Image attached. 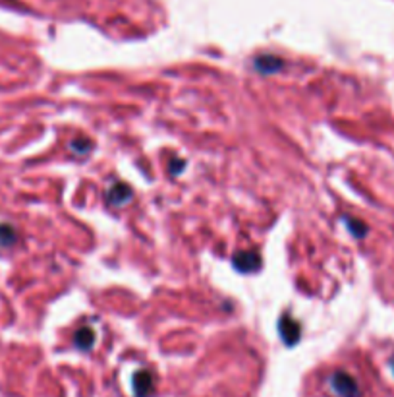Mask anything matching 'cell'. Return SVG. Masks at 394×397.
Wrapping results in <instances>:
<instances>
[{"label":"cell","mask_w":394,"mask_h":397,"mask_svg":"<svg viewBox=\"0 0 394 397\" xmlns=\"http://www.w3.org/2000/svg\"><path fill=\"white\" fill-rule=\"evenodd\" d=\"M72 149H74V151H76V154H78V155L87 154V151L91 149V141H87V140H76L74 144H72Z\"/></svg>","instance_id":"30bf717a"},{"label":"cell","mask_w":394,"mask_h":397,"mask_svg":"<svg viewBox=\"0 0 394 397\" xmlns=\"http://www.w3.org/2000/svg\"><path fill=\"white\" fill-rule=\"evenodd\" d=\"M232 262H234V268L238 271H244V273H252V271H257L261 266V260L259 256L252 252V250H246V252H238L234 258H232Z\"/></svg>","instance_id":"7a4b0ae2"},{"label":"cell","mask_w":394,"mask_h":397,"mask_svg":"<svg viewBox=\"0 0 394 397\" xmlns=\"http://www.w3.org/2000/svg\"><path fill=\"white\" fill-rule=\"evenodd\" d=\"M257 68L265 74H273L276 70H281L282 62L279 59H273V56H263V59H257Z\"/></svg>","instance_id":"52a82bcc"},{"label":"cell","mask_w":394,"mask_h":397,"mask_svg":"<svg viewBox=\"0 0 394 397\" xmlns=\"http://www.w3.org/2000/svg\"><path fill=\"white\" fill-rule=\"evenodd\" d=\"M130 198H132V189L126 186V184H122V182L114 184L113 189L108 190V202L114 203V206L128 202Z\"/></svg>","instance_id":"5b68a950"},{"label":"cell","mask_w":394,"mask_h":397,"mask_svg":"<svg viewBox=\"0 0 394 397\" xmlns=\"http://www.w3.org/2000/svg\"><path fill=\"white\" fill-rule=\"evenodd\" d=\"M16 229H14L12 225H8V223H0V246H12L16 243Z\"/></svg>","instance_id":"ba28073f"},{"label":"cell","mask_w":394,"mask_h":397,"mask_svg":"<svg viewBox=\"0 0 394 397\" xmlns=\"http://www.w3.org/2000/svg\"><path fill=\"white\" fill-rule=\"evenodd\" d=\"M390 366H393V372H394V358H393V361H390Z\"/></svg>","instance_id":"8fae6325"},{"label":"cell","mask_w":394,"mask_h":397,"mask_svg":"<svg viewBox=\"0 0 394 397\" xmlns=\"http://www.w3.org/2000/svg\"><path fill=\"white\" fill-rule=\"evenodd\" d=\"M331 386L341 397H360V388L354 378L346 372H334L331 376Z\"/></svg>","instance_id":"6da1fadb"},{"label":"cell","mask_w":394,"mask_h":397,"mask_svg":"<svg viewBox=\"0 0 394 397\" xmlns=\"http://www.w3.org/2000/svg\"><path fill=\"white\" fill-rule=\"evenodd\" d=\"M279 331H281L284 343L294 345L296 341L300 339L301 328H300V323H298V320H294V318H290V316H284V318H281Z\"/></svg>","instance_id":"3957f363"},{"label":"cell","mask_w":394,"mask_h":397,"mask_svg":"<svg viewBox=\"0 0 394 397\" xmlns=\"http://www.w3.org/2000/svg\"><path fill=\"white\" fill-rule=\"evenodd\" d=\"M74 343L78 345L81 351L91 349V347H93V343H95L93 330H91V328H81V330L76 331Z\"/></svg>","instance_id":"8992f818"},{"label":"cell","mask_w":394,"mask_h":397,"mask_svg":"<svg viewBox=\"0 0 394 397\" xmlns=\"http://www.w3.org/2000/svg\"><path fill=\"white\" fill-rule=\"evenodd\" d=\"M153 386H155V378L151 372L147 371L135 372L134 376L135 397H149L151 396V391H153Z\"/></svg>","instance_id":"277c9868"},{"label":"cell","mask_w":394,"mask_h":397,"mask_svg":"<svg viewBox=\"0 0 394 397\" xmlns=\"http://www.w3.org/2000/svg\"><path fill=\"white\" fill-rule=\"evenodd\" d=\"M346 225L350 227V231H352L356 236H363V235H366V231H368V229H366V225H363V223L356 221V219H352V221H350V219H346Z\"/></svg>","instance_id":"9c48e42d"}]
</instances>
